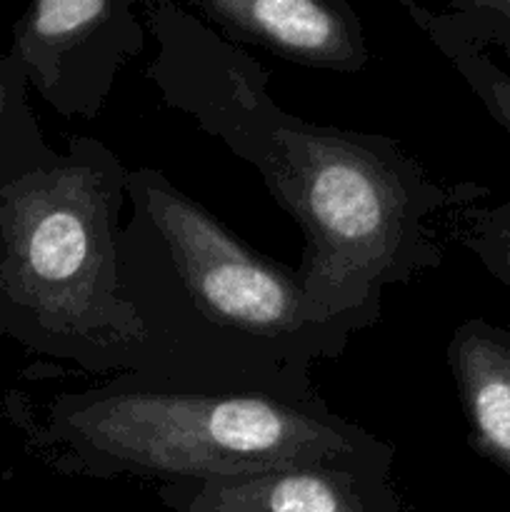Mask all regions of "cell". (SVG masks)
I'll list each match as a JSON object with an SVG mask.
<instances>
[{
  "instance_id": "1",
  "label": "cell",
  "mask_w": 510,
  "mask_h": 512,
  "mask_svg": "<svg viewBox=\"0 0 510 512\" xmlns=\"http://www.w3.org/2000/svg\"><path fill=\"white\" fill-rule=\"evenodd\" d=\"M143 10L155 40L145 75L163 105L255 168L300 225V285L325 323L353 335L373 328L385 288L438 268L460 215L490 198L488 185L428 175L388 135L288 113L270 95L268 70L185 5Z\"/></svg>"
},
{
  "instance_id": "2",
  "label": "cell",
  "mask_w": 510,
  "mask_h": 512,
  "mask_svg": "<svg viewBox=\"0 0 510 512\" xmlns=\"http://www.w3.org/2000/svg\"><path fill=\"white\" fill-rule=\"evenodd\" d=\"M123 290L158 355V380L310 395L313 368L353 333L310 308L298 268L250 248L158 168L128 173Z\"/></svg>"
},
{
  "instance_id": "3",
  "label": "cell",
  "mask_w": 510,
  "mask_h": 512,
  "mask_svg": "<svg viewBox=\"0 0 510 512\" xmlns=\"http://www.w3.org/2000/svg\"><path fill=\"white\" fill-rule=\"evenodd\" d=\"M128 173L98 138L55 150L30 105L15 110L0 140V338L95 378H158L120 278Z\"/></svg>"
},
{
  "instance_id": "4",
  "label": "cell",
  "mask_w": 510,
  "mask_h": 512,
  "mask_svg": "<svg viewBox=\"0 0 510 512\" xmlns=\"http://www.w3.org/2000/svg\"><path fill=\"white\" fill-rule=\"evenodd\" d=\"M5 415L28 453L65 478L215 480L318 460L395 458L388 440L328 408L320 393L203 388L118 373L33 398Z\"/></svg>"
},
{
  "instance_id": "5",
  "label": "cell",
  "mask_w": 510,
  "mask_h": 512,
  "mask_svg": "<svg viewBox=\"0 0 510 512\" xmlns=\"http://www.w3.org/2000/svg\"><path fill=\"white\" fill-rule=\"evenodd\" d=\"M143 48L133 0H38L15 20L8 55L55 113L95 120L120 68Z\"/></svg>"
},
{
  "instance_id": "6",
  "label": "cell",
  "mask_w": 510,
  "mask_h": 512,
  "mask_svg": "<svg viewBox=\"0 0 510 512\" xmlns=\"http://www.w3.org/2000/svg\"><path fill=\"white\" fill-rule=\"evenodd\" d=\"M395 458L318 460L215 480L160 485L175 512H408L393 488Z\"/></svg>"
},
{
  "instance_id": "7",
  "label": "cell",
  "mask_w": 510,
  "mask_h": 512,
  "mask_svg": "<svg viewBox=\"0 0 510 512\" xmlns=\"http://www.w3.org/2000/svg\"><path fill=\"white\" fill-rule=\"evenodd\" d=\"M185 8L230 43L258 45L310 70L355 75L370 60L348 0H193Z\"/></svg>"
},
{
  "instance_id": "8",
  "label": "cell",
  "mask_w": 510,
  "mask_h": 512,
  "mask_svg": "<svg viewBox=\"0 0 510 512\" xmlns=\"http://www.w3.org/2000/svg\"><path fill=\"white\" fill-rule=\"evenodd\" d=\"M468 445L510 478V330L485 318L455 328L448 343Z\"/></svg>"
},
{
  "instance_id": "9",
  "label": "cell",
  "mask_w": 510,
  "mask_h": 512,
  "mask_svg": "<svg viewBox=\"0 0 510 512\" xmlns=\"http://www.w3.org/2000/svg\"><path fill=\"white\" fill-rule=\"evenodd\" d=\"M400 5L428 38L453 40L480 53L510 50V0H448L440 8L400 0Z\"/></svg>"
},
{
  "instance_id": "10",
  "label": "cell",
  "mask_w": 510,
  "mask_h": 512,
  "mask_svg": "<svg viewBox=\"0 0 510 512\" xmlns=\"http://www.w3.org/2000/svg\"><path fill=\"white\" fill-rule=\"evenodd\" d=\"M453 240L470 250L498 283L510 288V198L465 210Z\"/></svg>"
},
{
  "instance_id": "11",
  "label": "cell",
  "mask_w": 510,
  "mask_h": 512,
  "mask_svg": "<svg viewBox=\"0 0 510 512\" xmlns=\"http://www.w3.org/2000/svg\"><path fill=\"white\" fill-rule=\"evenodd\" d=\"M440 50L450 68L460 75L470 93L478 98V103L488 110L490 118L510 135V73L500 68L490 55L480 50L465 48L445 38H428Z\"/></svg>"
},
{
  "instance_id": "12",
  "label": "cell",
  "mask_w": 510,
  "mask_h": 512,
  "mask_svg": "<svg viewBox=\"0 0 510 512\" xmlns=\"http://www.w3.org/2000/svg\"><path fill=\"white\" fill-rule=\"evenodd\" d=\"M23 103H28V83L23 70L8 53H0V140L13 113Z\"/></svg>"
}]
</instances>
